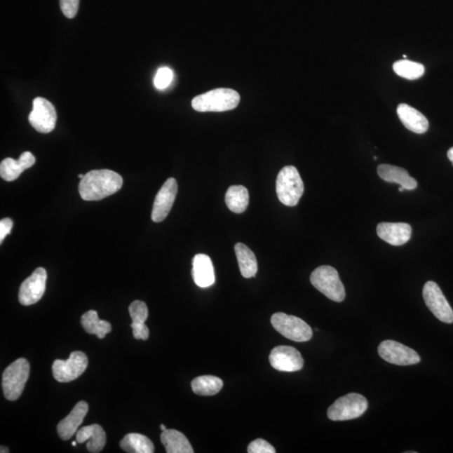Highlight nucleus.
<instances>
[{
  "label": "nucleus",
  "instance_id": "f704fd0d",
  "mask_svg": "<svg viewBox=\"0 0 453 453\" xmlns=\"http://www.w3.org/2000/svg\"><path fill=\"white\" fill-rule=\"evenodd\" d=\"M447 157H448V159H449V160H450V161L452 162V165H453V147H452V148H451V149H449V151H448V152H447Z\"/></svg>",
  "mask_w": 453,
  "mask_h": 453
},
{
  "label": "nucleus",
  "instance_id": "9d476101",
  "mask_svg": "<svg viewBox=\"0 0 453 453\" xmlns=\"http://www.w3.org/2000/svg\"><path fill=\"white\" fill-rule=\"evenodd\" d=\"M423 298L428 309L442 323H453V311L438 285L427 281L423 288Z\"/></svg>",
  "mask_w": 453,
  "mask_h": 453
},
{
  "label": "nucleus",
  "instance_id": "a211bd4d",
  "mask_svg": "<svg viewBox=\"0 0 453 453\" xmlns=\"http://www.w3.org/2000/svg\"><path fill=\"white\" fill-rule=\"evenodd\" d=\"M191 273L196 285L201 288H208L215 284V269L210 257L206 255H195Z\"/></svg>",
  "mask_w": 453,
  "mask_h": 453
},
{
  "label": "nucleus",
  "instance_id": "2f4dec72",
  "mask_svg": "<svg viewBox=\"0 0 453 453\" xmlns=\"http://www.w3.org/2000/svg\"><path fill=\"white\" fill-rule=\"evenodd\" d=\"M60 7L68 19H74L78 14L79 0H60Z\"/></svg>",
  "mask_w": 453,
  "mask_h": 453
},
{
  "label": "nucleus",
  "instance_id": "f257e3e1",
  "mask_svg": "<svg viewBox=\"0 0 453 453\" xmlns=\"http://www.w3.org/2000/svg\"><path fill=\"white\" fill-rule=\"evenodd\" d=\"M123 178L110 170H94L81 179L79 190L84 201H100L121 189Z\"/></svg>",
  "mask_w": 453,
  "mask_h": 453
},
{
  "label": "nucleus",
  "instance_id": "c756f323",
  "mask_svg": "<svg viewBox=\"0 0 453 453\" xmlns=\"http://www.w3.org/2000/svg\"><path fill=\"white\" fill-rule=\"evenodd\" d=\"M173 80V72L169 67H161L157 71L154 83L157 89L163 90Z\"/></svg>",
  "mask_w": 453,
  "mask_h": 453
},
{
  "label": "nucleus",
  "instance_id": "aec40b11",
  "mask_svg": "<svg viewBox=\"0 0 453 453\" xmlns=\"http://www.w3.org/2000/svg\"><path fill=\"white\" fill-rule=\"evenodd\" d=\"M76 442H88L87 448L92 453L100 452L106 444V433L102 427L97 424L82 427L76 435Z\"/></svg>",
  "mask_w": 453,
  "mask_h": 453
},
{
  "label": "nucleus",
  "instance_id": "2eb2a0df",
  "mask_svg": "<svg viewBox=\"0 0 453 453\" xmlns=\"http://www.w3.org/2000/svg\"><path fill=\"white\" fill-rule=\"evenodd\" d=\"M378 236L391 245L407 243L412 236V226L405 223H381L377 226Z\"/></svg>",
  "mask_w": 453,
  "mask_h": 453
},
{
  "label": "nucleus",
  "instance_id": "4be33fe9",
  "mask_svg": "<svg viewBox=\"0 0 453 453\" xmlns=\"http://www.w3.org/2000/svg\"><path fill=\"white\" fill-rule=\"evenodd\" d=\"M161 441L168 453H194V448L186 435L177 430L162 431Z\"/></svg>",
  "mask_w": 453,
  "mask_h": 453
},
{
  "label": "nucleus",
  "instance_id": "72a5a7b5",
  "mask_svg": "<svg viewBox=\"0 0 453 453\" xmlns=\"http://www.w3.org/2000/svg\"><path fill=\"white\" fill-rule=\"evenodd\" d=\"M13 226V221L11 219H4L0 221V243H3L8 234H10Z\"/></svg>",
  "mask_w": 453,
  "mask_h": 453
},
{
  "label": "nucleus",
  "instance_id": "e433bc0d",
  "mask_svg": "<svg viewBox=\"0 0 453 453\" xmlns=\"http://www.w3.org/2000/svg\"><path fill=\"white\" fill-rule=\"evenodd\" d=\"M161 430L162 431H164L165 430H168V428H166V426L165 425L162 424V425H161Z\"/></svg>",
  "mask_w": 453,
  "mask_h": 453
},
{
  "label": "nucleus",
  "instance_id": "4468645a",
  "mask_svg": "<svg viewBox=\"0 0 453 453\" xmlns=\"http://www.w3.org/2000/svg\"><path fill=\"white\" fill-rule=\"evenodd\" d=\"M270 363L273 369L284 372L301 370L304 360L297 349L290 346H278L270 354Z\"/></svg>",
  "mask_w": 453,
  "mask_h": 453
},
{
  "label": "nucleus",
  "instance_id": "5701e85b",
  "mask_svg": "<svg viewBox=\"0 0 453 453\" xmlns=\"http://www.w3.org/2000/svg\"><path fill=\"white\" fill-rule=\"evenodd\" d=\"M234 250L242 276L245 278L255 277L258 271V263L253 252L241 243L235 245Z\"/></svg>",
  "mask_w": 453,
  "mask_h": 453
},
{
  "label": "nucleus",
  "instance_id": "1a4fd4ad",
  "mask_svg": "<svg viewBox=\"0 0 453 453\" xmlns=\"http://www.w3.org/2000/svg\"><path fill=\"white\" fill-rule=\"evenodd\" d=\"M58 115L55 107L44 97H37L33 101V109L29 115V122L36 131L50 133L55 129Z\"/></svg>",
  "mask_w": 453,
  "mask_h": 453
},
{
  "label": "nucleus",
  "instance_id": "412c9836",
  "mask_svg": "<svg viewBox=\"0 0 453 453\" xmlns=\"http://www.w3.org/2000/svg\"><path fill=\"white\" fill-rule=\"evenodd\" d=\"M378 174L382 180L398 183L405 190H414L417 187L416 179L410 177L407 170L391 165H380L378 168Z\"/></svg>",
  "mask_w": 453,
  "mask_h": 453
},
{
  "label": "nucleus",
  "instance_id": "39448f33",
  "mask_svg": "<svg viewBox=\"0 0 453 453\" xmlns=\"http://www.w3.org/2000/svg\"><path fill=\"white\" fill-rule=\"evenodd\" d=\"M29 375V363L20 358L12 363L4 370L2 378L4 395L8 400L15 401L20 398Z\"/></svg>",
  "mask_w": 453,
  "mask_h": 453
},
{
  "label": "nucleus",
  "instance_id": "f3484780",
  "mask_svg": "<svg viewBox=\"0 0 453 453\" xmlns=\"http://www.w3.org/2000/svg\"><path fill=\"white\" fill-rule=\"evenodd\" d=\"M36 163V158L31 152L21 154L19 160L6 158L0 164V176L7 182L16 180L24 170L31 168Z\"/></svg>",
  "mask_w": 453,
  "mask_h": 453
},
{
  "label": "nucleus",
  "instance_id": "20e7f679",
  "mask_svg": "<svg viewBox=\"0 0 453 453\" xmlns=\"http://www.w3.org/2000/svg\"><path fill=\"white\" fill-rule=\"evenodd\" d=\"M310 280L314 288L330 300L336 302L344 300L345 288L339 272L334 268L329 266H320L311 273Z\"/></svg>",
  "mask_w": 453,
  "mask_h": 453
},
{
  "label": "nucleus",
  "instance_id": "9b49d317",
  "mask_svg": "<svg viewBox=\"0 0 453 453\" xmlns=\"http://www.w3.org/2000/svg\"><path fill=\"white\" fill-rule=\"evenodd\" d=\"M378 353L380 358L392 365L407 366L421 362V357L414 349L393 340L382 342Z\"/></svg>",
  "mask_w": 453,
  "mask_h": 453
},
{
  "label": "nucleus",
  "instance_id": "6e6552de",
  "mask_svg": "<svg viewBox=\"0 0 453 453\" xmlns=\"http://www.w3.org/2000/svg\"><path fill=\"white\" fill-rule=\"evenodd\" d=\"M88 360L86 354L80 351L72 352L67 360H55L53 374L55 380L61 383L74 381L87 370Z\"/></svg>",
  "mask_w": 453,
  "mask_h": 453
},
{
  "label": "nucleus",
  "instance_id": "a878e982",
  "mask_svg": "<svg viewBox=\"0 0 453 453\" xmlns=\"http://www.w3.org/2000/svg\"><path fill=\"white\" fill-rule=\"evenodd\" d=\"M191 384L195 394L204 396L217 395L224 386L223 380L212 375L199 376Z\"/></svg>",
  "mask_w": 453,
  "mask_h": 453
},
{
  "label": "nucleus",
  "instance_id": "f8f14e48",
  "mask_svg": "<svg viewBox=\"0 0 453 453\" xmlns=\"http://www.w3.org/2000/svg\"><path fill=\"white\" fill-rule=\"evenodd\" d=\"M47 273L44 268H37L32 275L20 285L19 301L20 304L31 306L39 302L46 290Z\"/></svg>",
  "mask_w": 453,
  "mask_h": 453
},
{
  "label": "nucleus",
  "instance_id": "ddd939ff",
  "mask_svg": "<svg viewBox=\"0 0 453 453\" xmlns=\"http://www.w3.org/2000/svg\"><path fill=\"white\" fill-rule=\"evenodd\" d=\"M177 182L174 178H169L158 192L154 202L151 219L155 223H161L172 210L177 194Z\"/></svg>",
  "mask_w": 453,
  "mask_h": 453
},
{
  "label": "nucleus",
  "instance_id": "6ab92c4d",
  "mask_svg": "<svg viewBox=\"0 0 453 453\" xmlns=\"http://www.w3.org/2000/svg\"><path fill=\"white\" fill-rule=\"evenodd\" d=\"M397 114L407 129L416 134H424L428 130L429 122L421 112L412 106L400 104Z\"/></svg>",
  "mask_w": 453,
  "mask_h": 453
},
{
  "label": "nucleus",
  "instance_id": "ea45409f",
  "mask_svg": "<svg viewBox=\"0 0 453 453\" xmlns=\"http://www.w3.org/2000/svg\"><path fill=\"white\" fill-rule=\"evenodd\" d=\"M72 446H74V447H75V446L76 445V442H72Z\"/></svg>",
  "mask_w": 453,
  "mask_h": 453
},
{
  "label": "nucleus",
  "instance_id": "7c9ffc66",
  "mask_svg": "<svg viewBox=\"0 0 453 453\" xmlns=\"http://www.w3.org/2000/svg\"><path fill=\"white\" fill-rule=\"evenodd\" d=\"M249 453H276V451L266 440L259 438L252 442L248 447Z\"/></svg>",
  "mask_w": 453,
  "mask_h": 453
},
{
  "label": "nucleus",
  "instance_id": "4c0bfd02",
  "mask_svg": "<svg viewBox=\"0 0 453 453\" xmlns=\"http://www.w3.org/2000/svg\"><path fill=\"white\" fill-rule=\"evenodd\" d=\"M405 190V188H404V187H400L399 188V191H404Z\"/></svg>",
  "mask_w": 453,
  "mask_h": 453
},
{
  "label": "nucleus",
  "instance_id": "423d86ee",
  "mask_svg": "<svg viewBox=\"0 0 453 453\" xmlns=\"http://www.w3.org/2000/svg\"><path fill=\"white\" fill-rule=\"evenodd\" d=\"M369 407L365 396L350 393L340 397L327 410V417L334 421L353 420L362 416Z\"/></svg>",
  "mask_w": 453,
  "mask_h": 453
},
{
  "label": "nucleus",
  "instance_id": "b1692460",
  "mask_svg": "<svg viewBox=\"0 0 453 453\" xmlns=\"http://www.w3.org/2000/svg\"><path fill=\"white\" fill-rule=\"evenodd\" d=\"M81 323L89 334L96 335L98 339H104L108 333L112 331V326L107 320H101L98 318L96 311H88L82 316Z\"/></svg>",
  "mask_w": 453,
  "mask_h": 453
},
{
  "label": "nucleus",
  "instance_id": "f03ea898",
  "mask_svg": "<svg viewBox=\"0 0 453 453\" xmlns=\"http://www.w3.org/2000/svg\"><path fill=\"white\" fill-rule=\"evenodd\" d=\"M241 102L239 94L230 88H217L196 96L191 106L198 112H224L236 108Z\"/></svg>",
  "mask_w": 453,
  "mask_h": 453
},
{
  "label": "nucleus",
  "instance_id": "c85d7f7f",
  "mask_svg": "<svg viewBox=\"0 0 453 453\" xmlns=\"http://www.w3.org/2000/svg\"><path fill=\"white\" fill-rule=\"evenodd\" d=\"M130 314L133 324H144L148 318L147 304L141 301H135L130 306Z\"/></svg>",
  "mask_w": 453,
  "mask_h": 453
},
{
  "label": "nucleus",
  "instance_id": "cd10ccee",
  "mask_svg": "<svg viewBox=\"0 0 453 453\" xmlns=\"http://www.w3.org/2000/svg\"><path fill=\"white\" fill-rule=\"evenodd\" d=\"M393 69L397 75L408 80L420 79L425 74V67L422 64L409 60H400L395 62Z\"/></svg>",
  "mask_w": 453,
  "mask_h": 453
},
{
  "label": "nucleus",
  "instance_id": "58836bf2",
  "mask_svg": "<svg viewBox=\"0 0 453 453\" xmlns=\"http://www.w3.org/2000/svg\"><path fill=\"white\" fill-rule=\"evenodd\" d=\"M83 177H84V175H83V174H80V175H79V177L80 179H83Z\"/></svg>",
  "mask_w": 453,
  "mask_h": 453
},
{
  "label": "nucleus",
  "instance_id": "393cba45",
  "mask_svg": "<svg viewBox=\"0 0 453 453\" xmlns=\"http://www.w3.org/2000/svg\"><path fill=\"white\" fill-rule=\"evenodd\" d=\"M250 195L243 186L230 187L226 192L225 202L230 211L235 213L245 212L249 205Z\"/></svg>",
  "mask_w": 453,
  "mask_h": 453
},
{
  "label": "nucleus",
  "instance_id": "c9c22d12",
  "mask_svg": "<svg viewBox=\"0 0 453 453\" xmlns=\"http://www.w3.org/2000/svg\"><path fill=\"white\" fill-rule=\"evenodd\" d=\"M0 449H1V450H0V452H1V453L10 452V450H8V448H7L6 447H4V446H1V447H0Z\"/></svg>",
  "mask_w": 453,
  "mask_h": 453
},
{
  "label": "nucleus",
  "instance_id": "bb28decb",
  "mask_svg": "<svg viewBox=\"0 0 453 453\" xmlns=\"http://www.w3.org/2000/svg\"><path fill=\"white\" fill-rule=\"evenodd\" d=\"M123 450L130 453H153L155 452L154 444L147 437L138 433L126 435L121 442Z\"/></svg>",
  "mask_w": 453,
  "mask_h": 453
},
{
  "label": "nucleus",
  "instance_id": "dca6fc26",
  "mask_svg": "<svg viewBox=\"0 0 453 453\" xmlns=\"http://www.w3.org/2000/svg\"><path fill=\"white\" fill-rule=\"evenodd\" d=\"M88 412V405L85 401H80L72 409L71 413L66 418L59 422L58 433L64 441L69 440L74 435L79 426L82 424L85 417Z\"/></svg>",
  "mask_w": 453,
  "mask_h": 453
},
{
  "label": "nucleus",
  "instance_id": "0eeeda50",
  "mask_svg": "<svg viewBox=\"0 0 453 453\" xmlns=\"http://www.w3.org/2000/svg\"><path fill=\"white\" fill-rule=\"evenodd\" d=\"M273 328L290 340L303 343L313 337V329L304 320L295 316L277 313L271 317Z\"/></svg>",
  "mask_w": 453,
  "mask_h": 453
},
{
  "label": "nucleus",
  "instance_id": "473e14b6",
  "mask_svg": "<svg viewBox=\"0 0 453 453\" xmlns=\"http://www.w3.org/2000/svg\"><path fill=\"white\" fill-rule=\"evenodd\" d=\"M135 339L147 340L149 334V328L145 324H131Z\"/></svg>",
  "mask_w": 453,
  "mask_h": 453
},
{
  "label": "nucleus",
  "instance_id": "7ed1b4c3",
  "mask_svg": "<svg viewBox=\"0 0 453 453\" xmlns=\"http://www.w3.org/2000/svg\"><path fill=\"white\" fill-rule=\"evenodd\" d=\"M304 192L300 173L293 165L282 168L276 179V194L280 202L288 207L297 206Z\"/></svg>",
  "mask_w": 453,
  "mask_h": 453
}]
</instances>
